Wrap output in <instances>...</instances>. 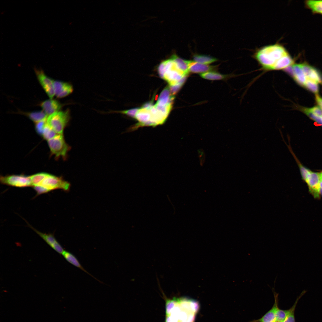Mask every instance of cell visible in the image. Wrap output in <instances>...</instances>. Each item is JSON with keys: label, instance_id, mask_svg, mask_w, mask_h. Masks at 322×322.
<instances>
[{"label": "cell", "instance_id": "cell-1", "mask_svg": "<svg viewBox=\"0 0 322 322\" xmlns=\"http://www.w3.org/2000/svg\"><path fill=\"white\" fill-rule=\"evenodd\" d=\"M254 57L267 71L283 70L294 64L293 59L282 46L275 44L261 48Z\"/></svg>", "mask_w": 322, "mask_h": 322}, {"label": "cell", "instance_id": "cell-2", "mask_svg": "<svg viewBox=\"0 0 322 322\" xmlns=\"http://www.w3.org/2000/svg\"><path fill=\"white\" fill-rule=\"evenodd\" d=\"M200 307L198 302L186 298L167 299L165 322H194Z\"/></svg>", "mask_w": 322, "mask_h": 322}, {"label": "cell", "instance_id": "cell-3", "mask_svg": "<svg viewBox=\"0 0 322 322\" xmlns=\"http://www.w3.org/2000/svg\"><path fill=\"white\" fill-rule=\"evenodd\" d=\"M51 155L55 156L58 160L61 157L64 160L67 158V153L71 147L65 142L63 134H58L53 138L47 141Z\"/></svg>", "mask_w": 322, "mask_h": 322}, {"label": "cell", "instance_id": "cell-4", "mask_svg": "<svg viewBox=\"0 0 322 322\" xmlns=\"http://www.w3.org/2000/svg\"><path fill=\"white\" fill-rule=\"evenodd\" d=\"M70 118L69 109L59 111L48 116L47 123L58 134H63Z\"/></svg>", "mask_w": 322, "mask_h": 322}, {"label": "cell", "instance_id": "cell-5", "mask_svg": "<svg viewBox=\"0 0 322 322\" xmlns=\"http://www.w3.org/2000/svg\"><path fill=\"white\" fill-rule=\"evenodd\" d=\"M43 187L48 192L58 189L69 191L70 184L61 177H58L48 174L42 181L38 185Z\"/></svg>", "mask_w": 322, "mask_h": 322}, {"label": "cell", "instance_id": "cell-6", "mask_svg": "<svg viewBox=\"0 0 322 322\" xmlns=\"http://www.w3.org/2000/svg\"><path fill=\"white\" fill-rule=\"evenodd\" d=\"M0 181L2 184L16 187L24 188L32 186L29 176L24 174L1 176Z\"/></svg>", "mask_w": 322, "mask_h": 322}, {"label": "cell", "instance_id": "cell-7", "mask_svg": "<svg viewBox=\"0 0 322 322\" xmlns=\"http://www.w3.org/2000/svg\"><path fill=\"white\" fill-rule=\"evenodd\" d=\"M307 184L309 191L313 196L315 199L320 197V173L310 171L304 180Z\"/></svg>", "mask_w": 322, "mask_h": 322}, {"label": "cell", "instance_id": "cell-8", "mask_svg": "<svg viewBox=\"0 0 322 322\" xmlns=\"http://www.w3.org/2000/svg\"><path fill=\"white\" fill-rule=\"evenodd\" d=\"M37 78L41 85L50 99L55 95L54 80L47 75L41 69H34Z\"/></svg>", "mask_w": 322, "mask_h": 322}, {"label": "cell", "instance_id": "cell-9", "mask_svg": "<svg viewBox=\"0 0 322 322\" xmlns=\"http://www.w3.org/2000/svg\"><path fill=\"white\" fill-rule=\"evenodd\" d=\"M53 86L55 95L58 98L66 97L73 91L72 86L67 82L54 80Z\"/></svg>", "mask_w": 322, "mask_h": 322}, {"label": "cell", "instance_id": "cell-10", "mask_svg": "<svg viewBox=\"0 0 322 322\" xmlns=\"http://www.w3.org/2000/svg\"><path fill=\"white\" fill-rule=\"evenodd\" d=\"M151 114L150 108H145L142 107L139 109L136 114L135 118L138 123L134 127L137 128L140 126H151Z\"/></svg>", "mask_w": 322, "mask_h": 322}, {"label": "cell", "instance_id": "cell-11", "mask_svg": "<svg viewBox=\"0 0 322 322\" xmlns=\"http://www.w3.org/2000/svg\"><path fill=\"white\" fill-rule=\"evenodd\" d=\"M39 105L43 111L49 116L59 111L64 105L57 100L50 99L42 101L40 103Z\"/></svg>", "mask_w": 322, "mask_h": 322}, {"label": "cell", "instance_id": "cell-12", "mask_svg": "<svg viewBox=\"0 0 322 322\" xmlns=\"http://www.w3.org/2000/svg\"><path fill=\"white\" fill-rule=\"evenodd\" d=\"M52 248L60 254H62L64 250L63 248L51 234H47L40 232L30 226Z\"/></svg>", "mask_w": 322, "mask_h": 322}, {"label": "cell", "instance_id": "cell-13", "mask_svg": "<svg viewBox=\"0 0 322 322\" xmlns=\"http://www.w3.org/2000/svg\"><path fill=\"white\" fill-rule=\"evenodd\" d=\"M216 67L215 66L202 64L192 61H189L188 64L189 72L193 73L201 74L211 71L215 70Z\"/></svg>", "mask_w": 322, "mask_h": 322}, {"label": "cell", "instance_id": "cell-14", "mask_svg": "<svg viewBox=\"0 0 322 322\" xmlns=\"http://www.w3.org/2000/svg\"><path fill=\"white\" fill-rule=\"evenodd\" d=\"M275 297V303L272 308L260 318L251 322H276V313L278 308L277 295Z\"/></svg>", "mask_w": 322, "mask_h": 322}, {"label": "cell", "instance_id": "cell-15", "mask_svg": "<svg viewBox=\"0 0 322 322\" xmlns=\"http://www.w3.org/2000/svg\"><path fill=\"white\" fill-rule=\"evenodd\" d=\"M170 92L168 87L164 89L160 93L155 105L160 106H164L169 103H172L174 96L170 95Z\"/></svg>", "mask_w": 322, "mask_h": 322}, {"label": "cell", "instance_id": "cell-16", "mask_svg": "<svg viewBox=\"0 0 322 322\" xmlns=\"http://www.w3.org/2000/svg\"><path fill=\"white\" fill-rule=\"evenodd\" d=\"M62 254L64 258L69 263L79 268L89 275L91 276L92 277H93L96 280L100 282V281L98 280L92 275L90 274V273L84 269L83 267L80 264L77 258L72 253L68 251L64 250L62 253Z\"/></svg>", "mask_w": 322, "mask_h": 322}, {"label": "cell", "instance_id": "cell-17", "mask_svg": "<svg viewBox=\"0 0 322 322\" xmlns=\"http://www.w3.org/2000/svg\"><path fill=\"white\" fill-rule=\"evenodd\" d=\"M21 114H24L35 123L47 118L48 116L42 111L31 112H19Z\"/></svg>", "mask_w": 322, "mask_h": 322}, {"label": "cell", "instance_id": "cell-18", "mask_svg": "<svg viewBox=\"0 0 322 322\" xmlns=\"http://www.w3.org/2000/svg\"><path fill=\"white\" fill-rule=\"evenodd\" d=\"M171 57L175 62L179 69L185 75L188 76L189 72L188 69L189 61L184 60L176 55H173Z\"/></svg>", "mask_w": 322, "mask_h": 322}, {"label": "cell", "instance_id": "cell-19", "mask_svg": "<svg viewBox=\"0 0 322 322\" xmlns=\"http://www.w3.org/2000/svg\"><path fill=\"white\" fill-rule=\"evenodd\" d=\"M305 4L306 7L313 13L322 15V0H307Z\"/></svg>", "mask_w": 322, "mask_h": 322}, {"label": "cell", "instance_id": "cell-20", "mask_svg": "<svg viewBox=\"0 0 322 322\" xmlns=\"http://www.w3.org/2000/svg\"><path fill=\"white\" fill-rule=\"evenodd\" d=\"M200 75L204 79L210 80H224L229 76L227 75L222 74L213 71H210L200 74Z\"/></svg>", "mask_w": 322, "mask_h": 322}, {"label": "cell", "instance_id": "cell-21", "mask_svg": "<svg viewBox=\"0 0 322 322\" xmlns=\"http://www.w3.org/2000/svg\"><path fill=\"white\" fill-rule=\"evenodd\" d=\"M193 61L204 64L208 65L217 61L216 58L203 55L195 54L193 55Z\"/></svg>", "mask_w": 322, "mask_h": 322}, {"label": "cell", "instance_id": "cell-22", "mask_svg": "<svg viewBox=\"0 0 322 322\" xmlns=\"http://www.w3.org/2000/svg\"><path fill=\"white\" fill-rule=\"evenodd\" d=\"M48 174L45 172H40L29 176L32 186L33 187L38 185Z\"/></svg>", "mask_w": 322, "mask_h": 322}, {"label": "cell", "instance_id": "cell-23", "mask_svg": "<svg viewBox=\"0 0 322 322\" xmlns=\"http://www.w3.org/2000/svg\"><path fill=\"white\" fill-rule=\"evenodd\" d=\"M58 134L47 123L44 129L42 136L44 139L48 141L53 138Z\"/></svg>", "mask_w": 322, "mask_h": 322}, {"label": "cell", "instance_id": "cell-24", "mask_svg": "<svg viewBox=\"0 0 322 322\" xmlns=\"http://www.w3.org/2000/svg\"><path fill=\"white\" fill-rule=\"evenodd\" d=\"M307 78L317 83H322V77L321 75L319 72L313 67Z\"/></svg>", "mask_w": 322, "mask_h": 322}, {"label": "cell", "instance_id": "cell-25", "mask_svg": "<svg viewBox=\"0 0 322 322\" xmlns=\"http://www.w3.org/2000/svg\"><path fill=\"white\" fill-rule=\"evenodd\" d=\"M305 87L312 92L317 94L319 92V87L318 83L308 79L304 85Z\"/></svg>", "mask_w": 322, "mask_h": 322}, {"label": "cell", "instance_id": "cell-26", "mask_svg": "<svg viewBox=\"0 0 322 322\" xmlns=\"http://www.w3.org/2000/svg\"><path fill=\"white\" fill-rule=\"evenodd\" d=\"M303 292L298 298H297L292 306L290 309V311L288 315L285 320L282 322H295L294 311L298 300L305 293V292Z\"/></svg>", "mask_w": 322, "mask_h": 322}, {"label": "cell", "instance_id": "cell-27", "mask_svg": "<svg viewBox=\"0 0 322 322\" xmlns=\"http://www.w3.org/2000/svg\"><path fill=\"white\" fill-rule=\"evenodd\" d=\"M290 311L288 310H283L278 309L276 313V322H282L284 321L288 315Z\"/></svg>", "mask_w": 322, "mask_h": 322}, {"label": "cell", "instance_id": "cell-28", "mask_svg": "<svg viewBox=\"0 0 322 322\" xmlns=\"http://www.w3.org/2000/svg\"><path fill=\"white\" fill-rule=\"evenodd\" d=\"M47 118L35 123V129L36 132L42 136L44 128L47 123Z\"/></svg>", "mask_w": 322, "mask_h": 322}, {"label": "cell", "instance_id": "cell-29", "mask_svg": "<svg viewBox=\"0 0 322 322\" xmlns=\"http://www.w3.org/2000/svg\"><path fill=\"white\" fill-rule=\"evenodd\" d=\"M139 109L135 108L128 110L121 111H111L109 113L116 112L126 114L130 117L135 118L136 114Z\"/></svg>", "mask_w": 322, "mask_h": 322}, {"label": "cell", "instance_id": "cell-30", "mask_svg": "<svg viewBox=\"0 0 322 322\" xmlns=\"http://www.w3.org/2000/svg\"><path fill=\"white\" fill-rule=\"evenodd\" d=\"M304 113L311 119L322 125V118L317 116L308 110L307 108L303 109Z\"/></svg>", "mask_w": 322, "mask_h": 322}, {"label": "cell", "instance_id": "cell-31", "mask_svg": "<svg viewBox=\"0 0 322 322\" xmlns=\"http://www.w3.org/2000/svg\"><path fill=\"white\" fill-rule=\"evenodd\" d=\"M308 111L313 113L314 115L322 117V109L319 106H315L310 108H307Z\"/></svg>", "mask_w": 322, "mask_h": 322}, {"label": "cell", "instance_id": "cell-32", "mask_svg": "<svg viewBox=\"0 0 322 322\" xmlns=\"http://www.w3.org/2000/svg\"><path fill=\"white\" fill-rule=\"evenodd\" d=\"M184 84L179 82L176 84L170 86L169 88L171 95L173 96L176 94L177 93L179 90Z\"/></svg>", "mask_w": 322, "mask_h": 322}, {"label": "cell", "instance_id": "cell-33", "mask_svg": "<svg viewBox=\"0 0 322 322\" xmlns=\"http://www.w3.org/2000/svg\"><path fill=\"white\" fill-rule=\"evenodd\" d=\"M33 187L34 189L36 191L37 195H39L48 192L46 189L41 186H36Z\"/></svg>", "mask_w": 322, "mask_h": 322}, {"label": "cell", "instance_id": "cell-34", "mask_svg": "<svg viewBox=\"0 0 322 322\" xmlns=\"http://www.w3.org/2000/svg\"><path fill=\"white\" fill-rule=\"evenodd\" d=\"M198 154L199 156L201 165H202L204 162L205 160V155L204 151L200 149L198 151Z\"/></svg>", "mask_w": 322, "mask_h": 322}, {"label": "cell", "instance_id": "cell-35", "mask_svg": "<svg viewBox=\"0 0 322 322\" xmlns=\"http://www.w3.org/2000/svg\"><path fill=\"white\" fill-rule=\"evenodd\" d=\"M315 99L318 104L319 107L322 109V98L319 96L318 95H316Z\"/></svg>", "mask_w": 322, "mask_h": 322}, {"label": "cell", "instance_id": "cell-36", "mask_svg": "<svg viewBox=\"0 0 322 322\" xmlns=\"http://www.w3.org/2000/svg\"><path fill=\"white\" fill-rule=\"evenodd\" d=\"M320 177L321 182H322V172L320 173Z\"/></svg>", "mask_w": 322, "mask_h": 322}]
</instances>
